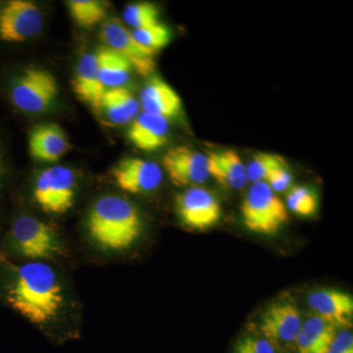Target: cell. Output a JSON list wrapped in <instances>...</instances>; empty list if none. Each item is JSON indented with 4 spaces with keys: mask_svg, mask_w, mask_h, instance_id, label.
<instances>
[{
    "mask_svg": "<svg viewBox=\"0 0 353 353\" xmlns=\"http://www.w3.org/2000/svg\"><path fill=\"white\" fill-rule=\"evenodd\" d=\"M7 303L32 324L46 325L59 315L64 294L57 274L43 262L21 266L8 287Z\"/></svg>",
    "mask_w": 353,
    "mask_h": 353,
    "instance_id": "1",
    "label": "cell"
},
{
    "mask_svg": "<svg viewBox=\"0 0 353 353\" xmlns=\"http://www.w3.org/2000/svg\"><path fill=\"white\" fill-rule=\"evenodd\" d=\"M87 226L90 239L99 248L121 252L139 240L143 219L139 209L124 197L105 196L90 208Z\"/></svg>",
    "mask_w": 353,
    "mask_h": 353,
    "instance_id": "2",
    "label": "cell"
},
{
    "mask_svg": "<svg viewBox=\"0 0 353 353\" xmlns=\"http://www.w3.org/2000/svg\"><path fill=\"white\" fill-rule=\"evenodd\" d=\"M243 224L253 233L273 236L289 219L287 206L264 182L252 183L241 206Z\"/></svg>",
    "mask_w": 353,
    "mask_h": 353,
    "instance_id": "3",
    "label": "cell"
},
{
    "mask_svg": "<svg viewBox=\"0 0 353 353\" xmlns=\"http://www.w3.org/2000/svg\"><path fill=\"white\" fill-rule=\"evenodd\" d=\"M59 92L57 78L48 70H25L11 87V101L23 112L43 113L51 108Z\"/></svg>",
    "mask_w": 353,
    "mask_h": 353,
    "instance_id": "4",
    "label": "cell"
},
{
    "mask_svg": "<svg viewBox=\"0 0 353 353\" xmlns=\"http://www.w3.org/2000/svg\"><path fill=\"white\" fill-rule=\"evenodd\" d=\"M77 178L68 167L53 166L39 173L34 188L39 208L48 214L68 212L76 197Z\"/></svg>",
    "mask_w": 353,
    "mask_h": 353,
    "instance_id": "5",
    "label": "cell"
},
{
    "mask_svg": "<svg viewBox=\"0 0 353 353\" xmlns=\"http://www.w3.org/2000/svg\"><path fill=\"white\" fill-rule=\"evenodd\" d=\"M11 236L16 250L26 259H50L61 252L57 234L31 216H22L14 222Z\"/></svg>",
    "mask_w": 353,
    "mask_h": 353,
    "instance_id": "6",
    "label": "cell"
},
{
    "mask_svg": "<svg viewBox=\"0 0 353 353\" xmlns=\"http://www.w3.org/2000/svg\"><path fill=\"white\" fill-rule=\"evenodd\" d=\"M43 27V12L34 2L10 0L0 7V41L24 43L38 36Z\"/></svg>",
    "mask_w": 353,
    "mask_h": 353,
    "instance_id": "7",
    "label": "cell"
},
{
    "mask_svg": "<svg viewBox=\"0 0 353 353\" xmlns=\"http://www.w3.org/2000/svg\"><path fill=\"white\" fill-rule=\"evenodd\" d=\"M176 211L183 226L197 231L215 226L222 217L217 197L199 187L190 188L176 196Z\"/></svg>",
    "mask_w": 353,
    "mask_h": 353,
    "instance_id": "8",
    "label": "cell"
},
{
    "mask_svg": "<svg viewBox=\"0 0 353 353\" xmlns=\"http://www.w3.org/2000/svg\"><path fill=\"white\" fill-rule=\"evenodd\" d=\"M101 38L105 46L127 59L139 75L148 76L154 71L157 52L139 43L119 20L114 18L104 23Z\"/></svg>",
    "mask_w": 353,
    "mask_h": 353,
    "instance_id": "9",
    "label": "cell"
},
{
    "mask_svg": "<svg viewBox=\"0 0 353 353\" xmlns=\"http://www.w3.org/2000/svg\"><path fill=\"white\" fill-rule=\"evenodd\" d=\"M162 165L176 187H194L205 183L209 178L208 157L188 146H176L167 150L162 157Z\"/></svg>",
    "mask_w": 353,
    "mask_h": 353,
    "instance_id": "10",
    "label": "cell"
},
{
    "mask_svg": "<svg viewBox=\"0 0 353 353\" xmlns=\"http://www.w3.org/2000/svg\"><path fill=\"white\" fill-rule=\"evenodd\" d=\"M112 176L121 190L134 194L153 192L163 181L159 165L139 157L121 160L114 167Z\"/></svg>",
    "mask_w": 353,
    "mask_h": 353,
    "instance_id": "11",
    "label": "cell"
},
{
    "mask_svg": "<svg viewBox=\"0 0 353 353\" xmlns=\"http://www.w3.org/2000/svg\"><path fill=\"white\" fill-rule=\"evenodd\" d=\"M303 326L296 304L288 301L272 303L262 315L260 330L268 341L292 343Z\"/></svg>",
    "mask_w": 353,
    "mask_h": 353,
    "instance_id": "12",
    "label": "cell"
},
{
    "mask_svg": "<svg viewBox=\"0 0 353 353\" xmlns=\"http://www.w3.org/2000/svg\"><path fill=\"white\" fill-rule=\"evenodd\" d=\"M307 304L318 317L336 328L352 325L353 299L347 292L334 289L315 290L309 294Z\"/></svg>",
    "mask_w": 353,
    "mask_h": 353,
    "instance_id": "13",
    "label": "cell"
},
{
    "mask_svg": "<svg viewBox=\"0 0 353 353\" xmlns=\"http://www.w3.org/2000/svg\"><path fill=\"white\" fill-rule=\"evenodd\" d=\"M71 150L68 137L63 129L52 123L39 125L29 136V152L39 162H55Z\"/></svg>",
    "mask_w": 353,
    "mask_h": 353,
    "instance_id": "14",
    "label": "cell"
},
{
    "mask_svg": "<svg viewBox=\"0 0 353 353\" xmlns=\"http://www.w3.org/2000/svg\"><path fill=\"white\" fill-rule=\"evenodd\" d=\"M139 106L143 112L170 120L178 117L183 110L180 95L162 79L153 77L141 90Z\"/></svg>",
    "mask_w": 353,
    "mask_h": 353,
    "instance_id": "15",
    "label": "cell"
},
{
    "mask_svg": "<svg viewBox=\"0 0 353 353\" xmlns=\"http://www.w3.org/2000/svg\"><path fill=\"white\" fill-rule=\"evenodd\" d=\"M169 121L153 114L141 112L134 118L128 139L141 152H157L168 141Z\"/></svg>",
    "mask_w": 353,
    "mask_h": 353,
    "instance_id": "16",
    "label": "cell"
},
{
    "mask_svg": "<svg viewBox=\"0 0 353 353\" xmlns=\"http://www.w3.org/2000/svg\"><path fill=\"white\" fill-rule=\"evenodd\" d=\"M208 166L209 176H213L224 187L238 190L248 183L246 166L233 150L211 152L208 157Z\"/></svg>",
    "mask_w": 353,
    "mask_h": 353,
    "instance_id": "17",
    "label": "cell"
},
{
    "mask_svg": "<svg viewBox=\"0 0 353 353\" xmlns=\"http://www.w3.org/2000/svg\"><path fill=\"white\" fill-rule=\"evenodd\" d=\"M139 102L131 90L121 87L106 90L101 95L97 112L104 114L114 126L131 124L139 115Z\"/></svg>",
    "mask_w": 353,
    "mask_h": 353,
    "instance_id": "18",
    "label": "cell"
},
{
    "mask_svg": "<svg viewBox=\"0 0 353 353\" xmlns=\"http://www.w3.org/2000/svg\"><path fill=\"white\" fill-rule=\"evenodd\" d=\"M99 68L97 51L87 53L79 60L72 81L74 92L78 99L90 104L95 111L99 108L101 97L99 87Z\"/></svg>",
    "mask_w": 353,
    "mask_h": 353,
    "instance_id": "19",
    "label": "cell"
},
{
    "mask_svg": "<svg viewBox=\"0 0 353 353\" xmlns=\"http://www.w3.org/2000/svg\"><path fill=\"white\" fill-rule=\"evenodd\" d=\"M99 87L101 94L111 88L124 87L131 77L132 67L127 59L108 46L99 48Z\"/></svg>",
    "mask_w": 353,
    "mask_h": 353,
    "instance_id": "20",
    "label": "cell"
},
{
    "mask_svg": "<svg viewBox=\"0 0 353 353\" xmlns=\"http://www.w3.org/2000/svg\"><path fill=\"white\" fill-rule=\"evenodd\" d=\"M338 328L317 315L309 317L301 326L296 341L299 353H326Z\"/></svg>",
    "mask_w": 353,
    "mask_h": 353,
    "instance_id": "21",
    "label": "cell"
},
{
    "mask_svg": "<svg viewBox=\"0 0 353 353\" xmlns=\"http://www.w3.org/2000/svg\"><path fill=\"white\" fill-rule=\"evenodd\" d=\"M68 6L72 18L82 28L94 27L106 15L105 4L97 0H71Z\"/></svg>",
    "mask_w": 353,
    "mask_h": 353,
    "instance_id": "22",
    "label": "cell"
},
{
    "mask_svg": "<svg viewBox=\"0 0 353 353\" xmlns=\"http://www.w3.org/2000/svg\"><path fill=\"white\" fill-rule=\"evenodd\" d=\"M287 167V162L281 155L273 153H256L246 166L248 182H266L268 176L277 169Z\"/></svg>",
    "mask_w": 353,
    "mask_h": 353,
    "instance_id": "23",
    "label": "cell"
},
{
    "mask_svg": "<svg viewBox=\"0 0 353 353\" xmlns=\"http://www.w3.org/2000/svg\"><path fill=\"white\" fill-rule=\"evenodd\" d=\"M123 20L134 30L150 27L159 24V9L150 2L129 4L123 11Z\"/></svg>",
    "mask_w": 353,
    "mask_h": 353,
    "instance_id": "24",
    "label": "cell"
},
{
    "mask_svg": "<svg viewBox=\"0 0 353 353\" xmlns=\"http://www.w3.org/2000/svg\"><path fill=\"white\" fill-rule=\"evenodd\" d=\"M288 210L299 216H312L318 208V197L314 190L303 185L294 187L287 196Z\"/></svg>",
    "mask_w": 353,
    "mask_h": 353,
    "instance_id": "25",
    "label": "cell"
},
{
    "mask_svg": "<svg viewBox=\"0 0 353 353\" xmlns=\"http://www.w3.org/2000/svg\"><path fill=\"white\" fill-rule=\"evenodd\" d=\"M131 32L139 43L157 53L168 46L172 39L170 29L161 23L143 29L132 30Z\"/></svg>",
    "mask_w": 353,
    "mask_h": 353,
    "instance_id": "26",
    "label": "cell"
},
{
    "mask_svg": "<svg viewBox=\"0 0 353 353\" xmlns=\"http://www.w3.org/2000/svg\"><path fill=\"white\" fill-rule=\"evenodd\" d=\"M234 353H276L271 341L255 336H245L236 343Z\"/></svg>",
    "mask_w": 353,
    "mask_h": 353,
    "instance_id": "27",
    "label": "cell"
},
{
    "mask_svg": "<svg viewBox=\"0 0 353 353\" xmlns=\"http://www.w3.org/2000/svg\"><path fill=\"white\" fill-rule=\"evenodd\" d=\"M292 182V176L289 170L287 167H283V168L274 171L265 183L270 187L273 192L278 194V192H284L289 189Z\"/></svg>",
    "mask_w": 353,
    "mask_h": 353,
    "instance_id": "28",
    "label": "cell"
},
{
    "mask_svg": "<svg viewBox=\"0 0 353 353\" xmlns=\"http://www.w3.org/2000/svg\"><path fill=\"white\" fill-rule=\"evenodd\" d=\"M326 353H353V336L348 330L338 332Z\"/></svg>",
    "mask_w": 353,
    "mask_h": 353,
    "instance_id": "29",
    "label": "cell"
},
{
    "mask_svg": "<svg viewBox=\"0 0 353 353\" xmlns=\"http://www.w3.org/2000/svg\"><path fill=\"white\" fill-rule=\"evenodd\" d=\"M4 174V159L3 152H2L1 148H0V183H1L2 176Z\"/></svg>",
    "mask_w": 353,
    "mask_h": 353,
    "instance_id": "30",
    "label": "cell"
}]
</instances>
